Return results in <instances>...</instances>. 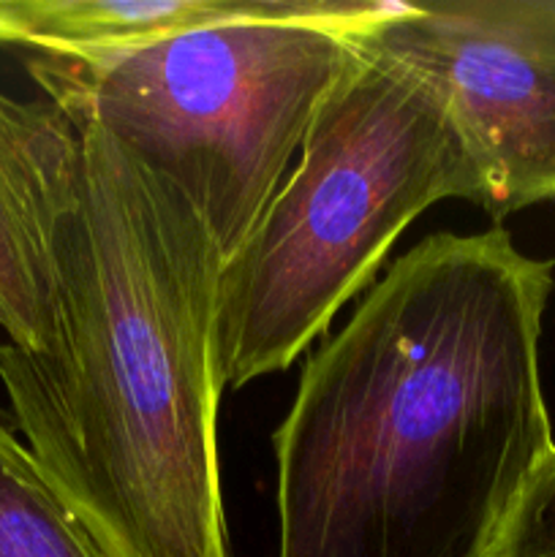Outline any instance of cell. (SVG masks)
Instances as JSON below:
<instances>
[{
  "label": "cell",
  "instance_id": "obj_1",
  "mask_svg": "<svg viewBox=\"0 0 555 557\" xmlns=\"http://www.w3.org/2000/svg\"><path fill=\"white\" fill-rule=\"evenodd\" d=\"M555 264L504 226L424 237L305 362L272 435L278 557H488L555 446Z\"/></svg>",
  "mask_w": 555,
  "mask_h": 557
},
{
  "label": "cell",
  "instance_id": "obj_2",
  "mask_svg": "<svg viewBox=\"0 0 555 557\" xmlns=\"http://www.w3.org/2000/svg\"><path fill=\"white\" fill-rule=\"evenodd\" d=\"M44 188L58 337L49 354L0 343L16 433L101 557H232L215 239L172 185L58 107Z\"/></svg>",
  "mask_w": 555,
  "mask_h": 557
},
{
  "label": "cell",
  "instance_id": "obj_3",
  "mask_svg": "<svg viewBox=\"0 0 555 557\" xmlns=\"http://www.w3.org/2000/svg\"><path fill=\"white\" fill-rule=\"evenodd\" d=\"M362 33L357 63L321 101L297 169L221 267L223 389L292 368L435 201L479 205L477 174L439 87Z\"/></svg>",
  "mask_w": 555,
  "mask_h": 557
},
{
  "label": "cell",
  "instance_id": "obj_4",
  "mask_svg": "<svg viewBox=\"0 0 555 557\" xmlns=\"http://www.w3.org/2000/svg\"><path fill=\"white\" fill-rule=\"evenodd\" d=\"M390 0H303L92 60L27 58L49 103L172 185L226 261L261 221L321 101Z\"/></svg>",
  "mask_w": 555,
  "mask_h": 557
},
{
  "label": "cell",
  "instance_id": "obj_5",
  "mask_svg": "<svg viewBox=\"0 0 555 557\" xmlns=\"http://www.w3.org/2000/svg\"><path fill=\"white\" fill-rule=\"evenodd\" d=\"M362 36L439 87L482 210L555 199V0L397 3Z\"/></svg>",
  "mask_w": 555,
  "mask_h": 557
},
{
  "label": "cell",
  "instance_id": "obj_6",
  "mask_svg": "<svg viewBox=\"0 0 555 557\" xmlns=\"http://www.w3.org/2000/svg\"><path fill=\"white\" fill-rule=\"evenodd\" d=\"M52 123L47 98L0 92V330L30 354H49L58 337L44 188Z\"/></svg>",
  "mask_w": 555,
  "mask_h": 557
},
{
  "label": "cell",
  "instance_id": "obj_7",
  "mask_svg": "<svg viewBox=\"0 0 555 557\" xmlns=\"http://www.w3.org/2000/svg\"><path fill=\"white\" fill-rule=\"evenodd\" d=\"M303 0H0V47L92 60L234 20L292 14Z\"/></svg>",
  "mask_w": 555,
  "mask_h": 557
},
{
  "label": "cell",
  "instance_id": "obj_8",
  "mask_svg": "<svg viewBox=\"0 0 555 557\" xmlns=\"http://www.w3.org/2000/svg\"><path fill=\"white\" fill-rule=\"evenodd\" d=\"M0 557H101L0 408Z\"/></svg>",
  "mask_w": 555,
  "mask_h": 557
},
{
  "label": "cell",
  "instance_id": "obj_9",
  "mask_svg": "<svg viewBox=\"0 0 555 557\" xmlns=\"http://www.w3.org/2000/svg\"><path fill=\"white\" fill-rule=\"evenodd\" d=\"M488 557H555V446L528 479Z\"/></svg>",
  "mask_w": 555,
  "mask_h": 557
}]
</instances>
